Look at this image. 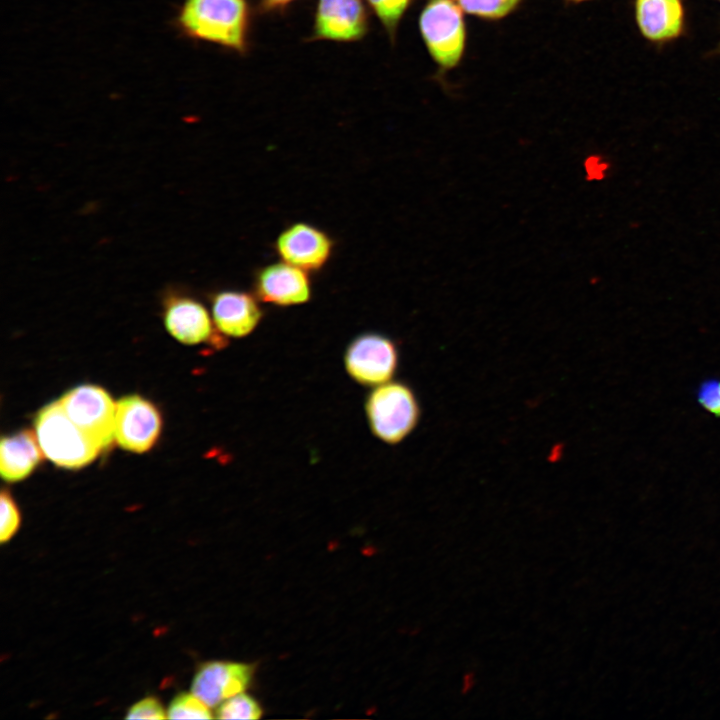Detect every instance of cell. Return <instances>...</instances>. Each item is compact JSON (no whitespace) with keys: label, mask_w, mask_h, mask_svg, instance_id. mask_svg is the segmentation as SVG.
<instances>
[{"label":"cell","mask_w":720,"mask_h":720,"mask_svg":"<svg viewBox=\"0 0 720 720\" xmlns=\"http://www.w3.org/2000/svg\"><path fill=\"white\" fill-rule=\"evenodd\" d=\"M172 24L188 40L216 44L238 53L248 48L247 0H184Z\"/></svg>","instance_id":"6da1fadb"},{"label":"cell","mask_w":720,"mask_h":720,"mask_svg":"<svg viewBox=\"0 0 720 720\" xmlns=\"http://www.w3.org/2000/svg\"><path fill=\"white\" fill-rule=\"evenodd\" d=\"M462 9L454 0H426L418 19L423 43L439 74L462 62L467 44V26Z\"/></svg>","instance_id":"7a4b0ae2"},{"label":"cell","mask_w":720,"mask_h":720,"mask_svg":"<svg viewBox=\"0 0 720 720\" xmlns=\"http://www.w3.org/2000/svg\"><path fill=\"white\" fill-rule=\"evenodd\" d=\"M34 425L44 456L58 466L83 467L102 450L68 417L59 400L43 407L36 415Z\"/></svg>","instance_id":"3957f363"},{"label":"cell","mask_w":720,"mask_h":720,"mask_svg":"<svg viewBox=\"0 0 720 720\" xmlns=\"http://www.w3.org/2000/svg\"><path fill=\"white\" fill-rule=\"evenodd\" d=\"M371 432L387 444L403 441L417 426L420 406L413 390L405 383L388 381L373 387L365 401Z\"/></svg>","instance_id":"277c9868"},{"label":"cell","mask_w":720,"mask_h":720,"mask_svg":"<svg viewBox=\"0 0 720 720\" xmlns=\"http://www.w3.org/2000/svg\"><path fill=\"white\" fill-rule=\"evenodd\" d=\"M68 417L102 450L115 439L116 403L101 387L81 385L59 399Z\"/></svg>","instance_id":"5b68a950"},{"label":"cell","mask_w":720,"mask_h":720,"mask_svg":"<svg viewBox=\"0 0 720 720\" xmlns=\"http://www.w3.org/2000/svg\"><path fill=\"white\" fill-rule=\"evenodd\" d=\"M398 363L399 353L395 342L376 332L355 337L344 354L346 372L363 386L375 387L391 381Z\"/></svg>","instance_id":"8992f818"},{"label":"cell","mask_w":720,"mask_h":720,"mask_svg":"<svg viewBox=\"0 0 720 720\" xmlns=\"http://www.w3.org/2000/svg\"><path fill=\"white\" fill-rule=\"evenodd\" d=\"M274 247L282 261L310 273L321 270L328 263L334 243L320 228L295 222L280 232Z\"/></svg>","instance_id":"52a82bcc"},{"label":"cell","mask_w":720,"mask_h":720,"mask_svg":"<svg viewBox=\"0 0 720 720\" xmlns=\"http://www.w3.org/2000/svg\"><path fill=\"white\" fill-rule=\"evenodd\" d=\"M160 430V414L148 400L130 395L116 403L114 435L123 449L136 453L149 450Z\"/></svg>","instance_id":"ba28073f"},{"label":"cell","mask_w":720,"mask_h":720,"mask_svg":"<svg viewBox=\"0 0 720 720\" xmlns=\"http://www.w3.org/2000/svg\"><path fill=\"white\" fill-rule=\"evenodd\" d=\"M253 288L260 301L279 307L304 304L312 296L309 273L282 260L258 269Z\"/></svg>","instance_id":"9c48e42d"},{"label":"cell","mask_w":720,"mask_h":720,"mask_svg":"<svg viewBox=\"0 0 720 720\" xmlns=\"http://www.w3.org/2000/svg\"><path fill=\"white\" fill-rule=\"evenodd\" d=\"M254 666L231 661H209L199 665L193 677L191 692L210 708L227 698L244 692L250 684Z\"/></svg>","instance_id":"30bf717a"},{"label":"cell","mask_w":720,"mask_h":720,"mask_svg":"<svg viewBox=\"0 0 720 720\" xmlns=\"http://www.w3.org/2000/svg\"><path fill=\"white\" fill-rule=\"evenodd\" d=\"M368 30V14L363 0H318L314 19V39L351 42Z\"/></svg>","instance_id":"8fae6325"},{"label":"cell","mask_w":720,"mask_h":720,"mask_svg":"<svg viewBox=\"0 0 720 720\" xmlns=\"http://www.w3.org/2000/svg\"><path fill=\"white\" fill-rule=\"evenodd\" d=\"M214 325L224 336L242 338L251 334L263 318L256 295L239 290H223L211 300Z\"/></svg>","instance_id":"7c38bea8"},{"label":"cell","mask_w":720,"mask_h":720,"mask_svg":"<svg viewBox=\"0 0 720 720\" xmlns=\"http://www.w3.org/2000/svg\"><path fill=\"white\" fill-rule=\"evenodd\" d=\"M634 18L643 38L664 44L683 34L685 6L683 0H634Z\"/></svg>","instance_id":"4fadbf2b"},{"label":"cell","mask_w":720,"mask_h":720,"mask_svg":"<svg viewBox=\"0 0 720 720\" xmlns=\"http://www.w3.org/2000/svg\"><path fill=\"white\" fill-rule=\"evenodd\" d=\"M213 320L197 300L168 294L164 301V324L168 332L184 344H200L213 337Z\"/></svg>","instance_id":"5bb4252c"},{"label":"cell","mask_w":720,"mask_h":720,"mask_svg":"<svg viewBox=\"0 0 720 720\" xmlns=\"http://www.w3.org/2000/svg\"><path fill=\"white\" fill-rule=\"evenodd\" d=\"M43 455L35 433L24 430L3 437L0 444L2 478L8 482L26 478L39 464Z\"/></svg>","instance_id":"9a60e30c"},{"label":"cell","mask_w":720,"mask_h":720,"mask_svg":"<svg viewBox=\"0 0 720 720\" xmlns=\"http://www.w3.org/2000/svg\"><path fill=\"white\" fill-rule=\"evenodd\" d=\"M467 14L485 21H499L514 13L524 0H454Z\"/></svg>","instance_id":"2e32d148"},{"label":"cell","mask_w":720,"mask_h":720,"mask_svg":"<svg viewBox=\"0 0 720 720\" xmlns=\"http://www.w3.org/2000/svg\"><path fill=\"white\" fill-rule=\"evenodd\" d=\"M414 0H366L394 41L399 24Z\"/></svg>","instance_id":"e0dca14e"},{"label":"cell","mask_w":720,"mask_h":720,"mask_svg":"<svg viewBox=\"0 0 720 720\" xmlns=\"http://www.w3.org/2000/svg\"><path fill=\"white\" fill-rule=\"evenodd\" d=\"M262 713L259 703L252 696L241 692L221 702L216 707L215 717L218 719H258Z\"/></svg>","instance_id":"ac0fdd59"},{"label":"cell","mask_w":720,"mask_h":720,"mask_svg":"<svg viewBox=\"0 0 720 720\" xmlns=\"http://www.w3.org/2000/svg\"><path fill=\"white\" fill-rule=\"evenodd\" d=\"M210 707L192 692L176 695L167 709L169 719H212Z\"/></svg>","instance_id":"d6986e66"},{"label":"cell","mask_w":720,"mask_h":720,"mask_svg":"<svg viewBox=\"0 0 720 720\" xmlns=\"http://www.w3.org/2000/svg\"><path fill=\"white\" fill-rule=\"evenodd\" d=\"M21 517L17 505L10 493L3 489L1 492V524L0 541L2 544L9 541L20 526Z\"/></svg>","instance_id":"ffe728a7"},{"label":"cell","mask_w":720,"mask_h":720,"mask_svg":"<svg viewBox=\"0 0 720 720\" xmlns=\"http://www.w3.org/2000/svg\"><path fill=\"white\" fill-rule=\"evenodd\" d=\"M697 403L709 414L720 418V378H709L696 390Z\"/></svg>","instance_id":"44dd1931"},{"label":"cell","mask_w":720,"mask_h":720,"mask_svg":"<svg viewBox=\"0 0 720 720\" xmlns=\"http://www.w3.org/2000/svg\"><path fill=\"white\" fill-rule=\"evenodd\" d=\"M126 719H166L167 711L161 702L154 696L142 698L134 703L127 711Z\"/></svg>","instance_id":"7402d4cb"},{"label":"cell","mask_w":720,"mask_h":720,"mask_svg":"<svg viewBox=\"0 0 720 720\" xmlns=\"http://www.w3.org/2000/svg\"><path fill=\"white\" fill-rule=\"evenodd\" d=\"M293 1L294 0H260L262 9L267 11L283 9Z\"/></svg>","instance_id":"603a6c76"},{"label":"cell","mask_w":720,"mask_h":720,"mask_svg":"<svg viewBox=\"0 0 720 720\" xmlns=\"http://www.w3.org/2000/svg\"><path fill=\"white\" fill-rule=\"evenodd\" d=\"M475 682H476V678H475L473 671L466 673L462 679L461 692L463 694L469 692L471 689H473Z\"/></svg>","instance_id":"cb8c5ba5"},{"label":"cell","mask_w":720,"mask_h":720,"mask_svg":"<svg viewBox=\"0 0 720 720\" xmlns=\"http://www.w3.org/2000/svg\"><path fill=\"white\" fill-rule=\"evenodd\" d=\"M563 1L566 3H569V4H579V3H583V2H587V1H591V0H563Z\"/></svg>","instance_id":"d4e9b609"},{"label":"cell","mask_w":720,"mask_h":720,"mask_svg":"<svg viewBox=\"0 0 720 720\" xmlns=\"http://www.w3.org/2000/svg\"><path fill=\"white\" fill-rule=\"evenodd\" d=\"M720 1V0H719Z\"/></svg>","instance_id":"484cf974"}]
</instances>
